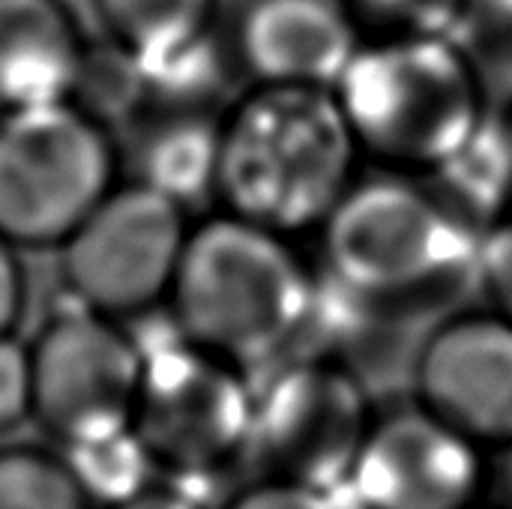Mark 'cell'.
I'll return each instance as SVG.
<instances>
[{
  "instance_id": "obj_1",
  "label": "cell",
  "mask_w": 512,
  "mask_h": 509,
  "mask_svg": "<svg viewBox=\"0 0 512 509\" xmlns=\"http://www.w3.org/2000/svg\"><path fill=\"white\" fill-rule=\"evenodd\" d=\"M315 294L291 237L216 210L192 222L165 312L183 339L258 378L300 351Z\"/></svg>"
},
{
  "instance_id": "obj_2",
  "label": "cell",
  "mask_w": 512,
  "mask_h": 509,
  "mask_svg": "<svg viewBox=\"0 0 512 509\" xmlns=\"http://www.w3.org/2000/svg\"><path fill=\"white\" fill-rule=\"evenodd\" d=\"M360 162L333 90L252 84L222 111L213 201L294 240L324 225Z\"/></svg>"
},
{
  "instance_id": "obj_3",
  "label": "cell",
  "mask_w": 512,
  "mask_h": 509,
  "mask_svg": "<svg viewBox=\"0 0 512 509\" xmlns=\"http://www.w3.org/2000/svg\"><path fill=\"white\" fill-rule=\"evenodd\" d=\"M321 276L372 312L423 303L474 279L486 231L420 174H360L315 231Z\"/></svg>"
},
{
  "instance_id": "obj_4",
  "label": "cell",
  "mask_w": 512,
  "mask_h": 509,
  "mask_svg": "<svg viewBox=\"0 0 512 509\" xmlns=\"http://www.w3.org/2000/svg\"><path fill=\"white\" fill-rule=\"evenodd\" d=\"M363 153L387 171L429 177L486 123V93L456 36L363 39L333 84Z\"/></svg>"
},
{
  "instance_id": "obj_5",
  "label": "cell",
  "mask_w": 512,
  "mask_h": 509,
  "mask_svg": "<svg viewBox=\"0 0 512 509\" xmlns=\"http://www.w3.org/2000/svg\"><path fill=\"white\" fill-rule=\"evenodd\" d=\"M135 336L144 372L132 432L159 480L198 495L252 459L255 378L183 339L168 318L165 333Z\"/></svg>"
},
{
  "instance_id": "obj_6",
  "label": "cell",
  "mask_w": 512,
  "mask_h": 509,
  "mask_svg": "<svg viewBox=\"0 0 512 509\" xmlns=\"http://www.w3.org/2000/svg\"><path fill=\"white\" fill-rule=\"evenodd\" d=\"M120 168L111 126L75 99L0 108V237L57 249L120 183Z\"/></svg>"
},
{
  "instance_id": "obj_7",
  "label": "cell",
  "mask_w": 512,
  "mask_h": 509,
  "mask_svg": "<svg viewBox=\"0 0 512 509\" xmlns=\"http://www.w3.org/2000/svg\"><path fill=\"white\" fill-rule=\"evenodd\" d=\"M375 417L348 360L291 354L255 378L252 459L267 477L342 495Z\"/></svg>"
},
{
  "instance_id": "obj_8",
  "label": "cell",
  "mask_w": 512,
  "mask_h": 509,
  "mask_svg": "<svg viewBox=\"0 0 512 509\" xmlns=\"http://www.w3.org/2000/svg\"><path fill=\"white\" fill-rule=\"evenodd\" d=\"M189 231L183 204L120 180L57 246L66 297L117 321L165 306Z\"/></svg>"
},
{
  "instance_id": "obj_9",
  "label": "cell",
  "mask_w": 512,
  "mask_h": 509,
  "mask_svg": "<svg viewBox=\"0 0 512 509\" xmlns=\"http://www.w3.org/2000/svg\"><path fill=\"white\" fill-rule=\"evenodd\" d=\"M27 348L30 417L63 450L132 429L144 354L123 321L66 297Z\"/></svg>"
},
{
  "instance_id": "obj_10",
  "label": "cell",
  "mask_w": 512,
  "mask_h": 509,
  "mask_svg": "<svg viewBox=\"0 0 512 509\" xmlns=\"http://www.w3.org/2000/svg\"><path fill=\"white\" fill-rule=\"evenodd\" d=\"M486 447L411 399L378 411L342 501L348 509H477Z\"/></svg>"
},
{
  "instance_id": "obj_11",
  "label": "cell",
  "mask_w": 512,
  "mask_h": 509,
  "mask_svg": "<svg viewBox=\"0 0 512 509\" xmlns=\"http://www.w3.org/2000/svg\"><path fill=\"white\" fill-rule=\"evenodd\" d=\"M414 399L480 447H510L512 321L486 306L435 324L414 357Z\"/></svg>"
},
{
  "instance_id": "obj_12",
  "label": "cell",
  "mask_w": 512,
  "mask_h": 509,
  "mask_svg": "<svg viewBox=\"0 0 512 509\" xmlns=\"http://www.w3.org/2000/svg\"><path fill=\"white\" fill-rule=\"evenodd\" d=\"M360 42L345 0H243L231 30L234 60L252 84L333 90Z\"/></svg>"
},
{
  "instance_id": "obj_13",
  "label": "cell",
  "mask_w": 512,
  "mask_h": 509,
  "mask_svg": "<svg viewBox=\"0 0 512 509\" xmlns=\"http://www.w3.org/2000/svg\"><path fill=\"white\" fill-rule=\"evenodd\" d=\"M87 51L63 0H0V108L75 99Z\"/></svg>"
},
{
  "instance_id": "obj_14",
  "label": "cell",
  "mask_w": 512,
  "mask_h": 509,
  "mask_svg": "<svg viewBox=\"0 0 512 509\" xmlns=\"http://www.w3.org/2000/svg\"><path fill=\"white\" fill-rule=\"evenodd\" d=\"M222 111L189 105H138L126 117L132 180L186 210L216 195Z\"/></svg>"
},
{
  "instance_id": "obj_15",
  "label": "cell",
  "mask_w": 512,
  "mask_h": 509,
  "mask_svg": "<svg viewBox=\"0 0 512 509\" xmlns=\"http://www.w3.org/2000/svg\"><path fill=\"white\" fill-rule=\"evenodd\" d=\"M120 51L141 69L213 36L216 0H93Z\"/></svg>"
},
{
  "instance_id": "obj_16",
  "label": "cell",
  "mask_w": 512,
  "mask_h": 509,
  "mask_svg": "<svg viewBox=\"0 0 512 509\" xmlns=\"http://www.w3.org/2000/svg\"><path fill=\"white\" fill-rule=\"evenodd\" d=\"M429 183L480 231L512 210V144L504 120L486 117L477 135Z\"/></svg>"
},
{
  "instance_id": "obj_17",
  "label": "cell",
  "mask_w": 512,
  "mask_h": 509,
  "mask_svg": "<svg viewBox=\"0 0 512 509\" xmlns=\"http://www.w3.org/2000/svg\"><path fill=\"white\" fill-rule=\"evenodd\" d=\"M60 456L93 507H117L159 483V471L132 429L93 444L66 447Z\"/></svg>"
},
{
  "instance_id": "obj_18",
  "label": "cell",
  "mask_w": 512,
  "mask_h": 509,
  "mask_svg": "<svg viewBox=\"0 0 512 509\" xmlns=\"http://www.w3.org/2000/svg\"><path fill=\"white\" fill-rule=\"evenodd\" d=\"M0 509H96L63 456L9 444L0 447Z\"/></svg>"
},
{
  "instance_id": "obj_19",
  "label": "cell",
  "mask_w": 512,
  "mask_h": 509,
  "mask_svg": "<svg viewBox=\"0 0 512 509\" xmlns=\"http://www.w3.org/2000/svg\"><path fill=\"white\" fill-rule=\"evenodd\" d=\"M363 39L456 36L468 21V0H345Z\"/></svg>"
},
{
  "instance_id": "obj_20",
  "label": "cell",
  "mask_w": 512,
  "mask_h": 509,
  "mask_svg": "<svg viewBox=\"0 0 512 509\" xmlns=\"http://www.w3.org/2000/svg\"><path fill=\"white\" fill-rule=\"evenodd\" d=\"M477 288L489 309L512 321V210L492 222L480 240Z\"/></svg>"
},
{
  "instance_id": "obj_21",
  "label": "cell",
  "mask_w": 512,
  "mask_h": 509,
  "mask_svg": "<svg viewBox=\"0 0 512 509\" xmlns=\"http://www.w3.org/2000/svg\"><path fill=\"white\" fill-rule=\"evenodd\" d=\"M222 509H348L342 495L282 480V477H261L246 489L234 492Z\"/></svg>"
},
{
  "instance_id": "obj_22",
  "label": "cell",
  "mask_w": 512,
  "mask_h": 509,
  "mask_svg": "<svg viewBox=\"0 0 512 509\" xmlns=\"http://www.w3.org/2000/svg\"><path fill=\"white\" fill-rule=\"evenodd\" d=\"M33 411L30 348L15 336H0V432L15 429Z\"/></svg>"
},
{
  "instance_id": "obj_23",
  "label": "cell",
  "mask_w": 512,
  "mask_h": 509,
  "mask_svg": "<svg viewBox=\"0 0 512 509\" xmlns=\"http://www.w3.org/2000/svg\"><path fill=\"white\" fill-rule=\"evenodd\" d=\"M18 252V246L0 237V336H12L27 300V279Z\"/></svg>"
},
{
  "instance_id": "obj_24",
  "label": "cell",
  "mask_w": 512,
  "mask_h": 509,
  "mask_svg": "<svg viewBox=\"0 0 512 509\" xmlns=\"http://www.w3.org/2000/svg\"><path fill=\"white\" fill-rule=\"evenodd\" d=\"M108 509H207V501H201L198 495L186 492L183 486L159 480L150 489H144L141 495H135V498H129V501Z\"/></svg>"
},
{
  "instance_id": "obj_25",
  "label": "cell",
  "mask_w": 512,
  "mask_h": 509,
  "mask_svg": "<svg viewBox=\"0 0 512 509\" xmlns=\"http://www.w3.org/2000/svg\"><path fill=\"white\" fill-rule=\"evenodd\" d=\"M507 450V486H510L512 492V444L510 447H504Z\"/></svg>"
},
{
  "instance_id": "obj_26",
  "label": "cell",
  "mask_w": 512,
  "mask_h": 509,
  "mask_svg": "<svg viewBox=\"0 0 512 509\" xmlns=\"http://www.w3.org/2000/svg\"><path fill=\"white\" fill-rule=\"evenodd\" d=\"M504 126H507V135H510V144H512V108H510V114L504 117Z\"/></svg>"
},
{
  "instance_id": "obj_27",
  "label": "cell",
  "mask_w": 512,
  "mask_h": 509,
  "mask_svg": "<svg viewBox=\"0 0 512 509\" xmlns=\"http://www.w3.org/2000/svg\"><path fill=\"white\" fill-rule=\"evenodd\" d=\"M477 509H483V507H477Z\"/></svg>"
}]
</instances>
